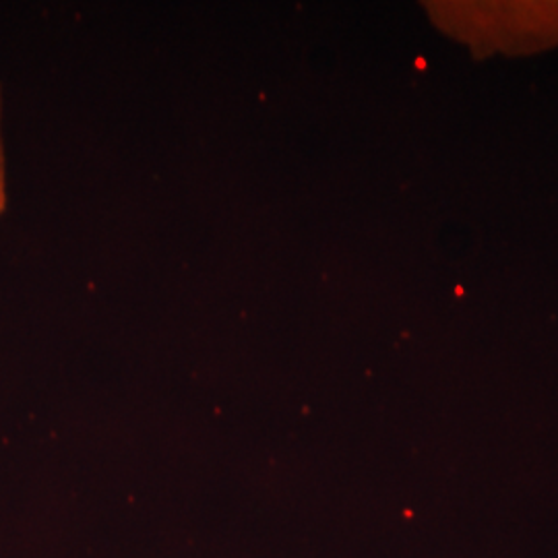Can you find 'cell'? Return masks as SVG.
Returning a JSON list of instances; mask_svg holds the SVG:
<instances>
[{"instance_id":"cell-1","label":"cell","mask_w":558,"mask_h":558,"mask_svg":"<svg viewBox=\"0 0 558 558\" xmlns=\"http://www.w3.org/2000/svg\"><path fill=\"white\" fill-rule=\"evenodd\" d=\"M0 124H2V110H0ZM4 207H7V160H4V143H2V126H0V214L4 211Z\"/></svg>"}]
</instances>
